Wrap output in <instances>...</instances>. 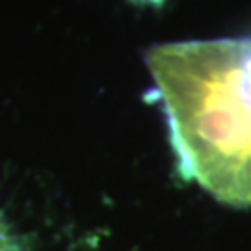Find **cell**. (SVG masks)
<instances>
[{"instance_id":"1","label":"cell","mask_w":251,"mask_h":251,"mask_svg":"<svg viewBox=\"0 0 251 251\" xmlns=\"http://www.w3.org/2000/svg\"><path fill=\"white\" fill-rule=\"evenodd\" d=\"M145 62L179 173L224 205L251 206V37L164 43Z\"/></svg>"},{"instance_id":"2","label":"cell","mask_w":251,"mask_h":251,"mask_svg":"<svg viewBox=\"0 0 251 251\" xmlns=\"http://www.w3.org/2000/svg\"><path fill=\"white\" fill-rule=\"evenodd\" d=\"M0 251H25L17 244V240L11 236L6 224L0 220Z\"/></svg>"}]
</instances>
